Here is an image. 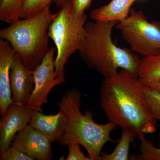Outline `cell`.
Here are the masks:
<instances>
[{
    "label": "cell",
    "instance_id": "1",
    "mask_svg": "<svg viewBox=\"0 0 160 160\" xmlns=\"http://www.w3.org/2000/svg\"><path fill=\"white\" fill-rule=\"evenodd\" d=\"M145 85L125 69L104 78L100 89L101 106L109 122L137 134L156 131L144 96Z\"/></svg>",
    "mask_w": 160,
    "mask_h": 160
},
{
    "label": "cell",
    "instance_id": "2",
    "mask_svg": "<svg viewBox=\"0 0 160 160\" xmlns=\"http://www.w3.org/2000/svg\"><path fill=\"white\" fill-rule=\"evenodd\" d=\"M117 22H89L85 25L86 36L80 56L89 69L104 78L113 76L123 69L138 77L141 59L133 52L118 47L111 35Z\"/></svg>",
    "mask_w": 160,
    "mask_h": 160
},
{
    "label": "cell",
    "instance_id": "3",
    "mask_svg": "<svg viewBox=\"0 0 160 160\" xmlns=\"http://www.w3.org/2000/svg\"><path fill=\"white\" fill-rule=\"evenodd\" d=\"M82 93L76 88L66 92L57 104L60 110L67 117L65 132L58 143L65 146L77 143L83 146L91 160H101L102 149L108 142H115L111 138L112 132L117 127L109 122L99 124L93 120L92 112L86 110L84 114L81 111Z\"/></svg>",
    "mask_w": 160,
    "mask_h": 160
},
{
    "label": "cell",
    "instance_id": "4",
    "mask_svg": "<svg viewBox=\"0 0 160 160\" xmlns=\"http://www.w3.org/2000/svg\"><path fill=\"white\" fill-rule=\"evenodd\" d=\"M50 7L0 30L1 38L9 42L23 64L32 70L39 65L51 48L49 29L58 12H52Z\"/></svg>",
    "mask_w": 160,
    "mask_h": 160
},
{
    "label": "cell",
    "instance_id": "5",
    "mask_svg": "<svg viewBox=\"0 0 160 160\" xmlns=\"http://www.w3.org/2000/svg\"><path fill=\"white\" fill-rule=\"evenodd\" d=\"M86 14L75 16L69 2L60 9L50 24L49 36L57 52L54 62L58 77L65 76V66L69 58L81 49L86 36Z\"/></svg>",
    "mask_w": 160,
    "mask_h": 160
},
{
    "label": "cell",
    "instance_id": "6",
    "mask_svg": "<svg viewBox=\"0 0 160 160\" xmlns=\"http://www.w3.org/2000/svg\"><path fill=\"white\" fill-rule=\"evenodd\" d=\"M115 28L135 53L144 58L160 52V22H150L142 11L131 9Z\"/></svg>",
    "mask_w": 160,
    "mask_h": 160
},
{
    "label": "cell",
    "instance_id": "7",
    "mask_svg": "<svg viewBox=\"0 0 160 160\" xmlns=\"http://www.w3.org/2000/svg\"><path fill=\"white\" fill-rule=\"evenodd\" d=\"M56 48L52 47L42 62L33 70L34 87L26 106L42 111L43 104L47 103L50 92L55 86L65 82V76L55 73L54 54Z\"/></svg>",
    "mask_w": 160,
    "mask_h": 160
},
{
    "label": "cell",
    "instance_id": "8",
    "mask_svg": "<svg viewBox=\"0 0 160 160\" xmlns=\"http://www.w3.org/2000/svg\"><path fill=\"white\" fill-rule=\"evenodd\" d=\"M52 142L47 137L29 125L16 134L12 144L33 160H50L53 158Z\"/></svg>",
    "mask_w": 160,
    "mask_h": 160
},
{
    "label": "cell",
    "instance_id": "9",
    "mask_svg": "<svg viewBox=\"0 0 160 160\" xmlns=\"http://www.w3.org/2000/svg\"><path fill=\"white\" fill-rule=\"evenodd\" d=\"M34 109L12 102L0 119V151L10 146L17 133L29 125Z\"/></svg>",
    "mask_w": 160,
    "mask_h": 160
},
{
    "label": "cell",
    "instance_id": "10",
    "mask_svg": "<svg viewBox=\"0 0 160 160\" xmlns=\"http://www.w3.org/2000/svg\"><path fill=\"white\" fill-rule=\"evenodd\" d=\"M33 70L26 67L15 52L10 71L12 101L26 106L34 87Z\"/></svg>",
    "mask_w": 160,
    "mask_h": 160
},
{
    "label": "cell",
    "instance_id": "11",
    "mask_svg": "<svg viewBox=\"0 0 160 160\" xmlns=\"http://www.w3.org/2000/svg\"><path fill=\"white\" fill-rule=\"evenodd\" d=\"M13 48L8 41L0 39V113L6 114L12 101L10 71L15 53Z\"/></svg>",
    "mask_w": 160,
    "mask_h": 160
},
{
    "label": "cell",
    "instance_id": "12",
    "mask_svg": "<svg viewBox=\"0 0 160 160\" xmlns=\"http://www.w3.org/2000/svg\"><path fill=\"white\" fill-rule=\"evenodd\" d=\"M67 117L64 112L54 115H45L34 109L29 125L42 133L52 142H58L65 132Z\"/></svg>",
    "mask_w": 160,
    "mask_h": 160
},
{
    "label": "cell",
    "instance_id": "13",
    "mask_svg": "<svg viewBox=\"0 0 160 160\" xmlns=\"http://www.w3.org/2000/svg\"><path fill=\"white\" fill-rule=\"evenodd\" d=\"M136 0H112L107 5L93 9L90 17L94 21L119 22L129 15L132 5Z\"/></svg>",
    "mask_w": 160,
    "mask_h": 160
},
{
    "label": "cell",
    "instance_id": "14",
    "mask_svg": "<svg viewBox=\"0 0 160 160\" xmlns=\"http://www.w3.org/2000/svg\"><path fill=\"white\" fill-rule=\"evenodd\" d=\"M138 78L143 85L148 86L160 81V52L141 59Z\"/></svg>",
    "mask_w": 160,
    "mask_h": 160
},
{
    "label": "cell",
    "instance_id": "15",
    "mask_svg": "<svg viewBox=\"0 0 160 160\" xmlns=\"http://www.w3.org/2000/svg\"><path fill=\"white\" fill-rule=\"evenodd\" d=\"M137 134L128 129H122V135L117 146L111 153L102 152L101 160H127L129 159V147Z\"/></svg>",
    "mask_w": 160,
    "mask_h": 160
},
{
    "label": "cell",
    "instance_id": "16",
    "mask_svg": "<svg viewBox=\"0 0 160 160\" xmlns=\"http://www.w3.org/2000/svg\"><path fill=\"white\" fill-rule=\"evenodd\" d=\"M26 0L0 1V20L9 24L20 19V13Z\"/></svg>",
    "mask_w": 160,
    "mask_h": 160
},
{
    "label": "cell",
    "instance_id": "17",
    "mask_svg": "<svg viewBox=\"0 0 160 160\" xmlns=\"http://www.w3.org/2000/svg\"><path fill=\"white\" fill-rule=\"evenodd\" d=\"M70 0H26L20 13L21 19L34 15L53 2L61 9Z\"/></svg>",
    "mask_w": 160,
    "mask_h": 160
},
{
    "label": "cell",
    "instance_id": "18",
    "mask_svg": "<svg viewBox=\"0 0 160 160\" xmlns=\"http://www.w3.org/2000/svg\"><path fill=\"white\" fill-rule=\"evenodd\" d=\"M144 96L152 117L156 121H160V92L145 86Z\"/></svg>",
    "mask_w": 160,
    "mask_h": 160
},
{
    "label": "cell",
    "instance_id": "19",
    "mask_svg": "<svg viewBox=\"0 0 160 160\" xmlns=\"http://www.w3.org/2000/svg\"><path fill=\"white\" fill-rule=\"evenodd\" d=\"M140 140V159L144 160H160V146L156 147L152 142L145 138V134H138Z\"/></svg>",
    "mask_w": 160,
    "mask_h": 160
},
{
    "label": "cell",
    "instance_id": "20",
    "mask_svg": "<svg viewBox=\"0 0 160 160\" xmlns=\"http://www.w3.org/2000/svg\"><path fill=\"white\" fill-rule=\"evenodd\" d=\"M1 160H33V159L21 151L15 146H9L0 152Z\"/></svg>",
    "mask_w": 160,
    "mask_h": 160
},
{
    "label": "cell",
    "instance_id": "21",
    "mask_svg": "<svg viewBox=\"0 0 160 160\" xmlns=\"http://www.w3.org/2000/svg\"><path fill=\"white\" fill-rule=\"evenodd\" d=\"M92 0H70L72 12L75 16L79 17L85 14V11L90 7Z\"/></svg>",
    "mask_w": 160,
    "mask_h": 160
},
{
    "label": "cell",
    "instance_id": "22",
    "mask_svg": "<svg viewBox=\"0 0 160 160\" xmlns=\"http://www.w3.org/2000/svg\"><path fill=\"white\" fill-rule=\"evenodd\" d=\"M80 146L77 143H71L68 145L69 153L66 160H91L89 157L85 156Z\"/></svg>",
    "mask_w": 160,
    "mask_h": 160
},
{
    "label": "cell",
    "instance_id": "23",
    "mask_svg": "<svg viewBox=\"0 0 160 160\" xmlns=\"http://www.w3.org/2000/svg\"><path fill=\"white\" fill-rule=\"evenodd\" d=\"M148 87L151 88L152 89H154L156 91L159 92H160V81L154 84H151V85L148 86Z\"/></svg>",
    "mask_w": 160,
    "mask_h": 160
},
{
    "label": "cell",
    "instance_id": "24",
    "mask_svg": "<svg viewBox=\"0 0 160 160\" xmlns=\"http://www.w3.org/2000/svg\"><path fill=\"white\" fill-rule=\"evenodd\" d=\"M159 135H160V134H159Z\"/></svg>",
    "mask_w": 160,
    "mask_h": 160
},
{
    "label": "cell",
    "instance_id": "25",
    "mask_svg": "<svg viewBox=\"0 0 160 160\" xmlns=\"http://www.w3.org/2000/svg\"><path fill=\"white\" fill-rule=\"evenodd\" d=\"M2 1V0H0V1Z\"/></svg>",
    "mask_w": 160,
    "mask_h": 160
}]
</instances>
